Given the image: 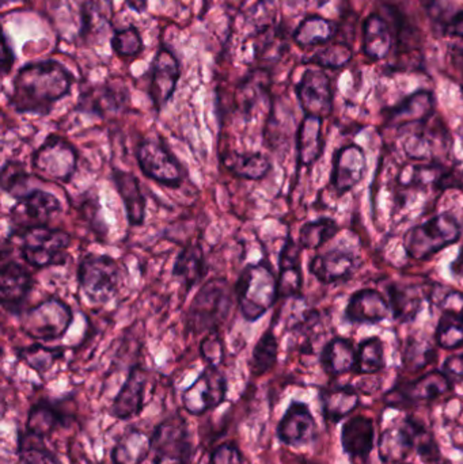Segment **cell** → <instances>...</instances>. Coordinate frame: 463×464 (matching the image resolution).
<instances>
[{"instance_id": "6da1fadb", "label": "cell", "mask_w": 463, "mask_h": 464, "mask_svg": "<svg viewBox=\"0 0 463 464\" xmlns=\"http://www.w3.org/2000/svg\"><path fill=\"white\" fill-rule=\"evenodd\" d=\"M75 76L53 59L22 65L11 82L8 106L18 114L46 117L59 101L71 94Z\"/></svg>"}, {"instance_id": "7a4b0ae2", "label": "cell", "mask_w": 463, "mask_h": 464, "mask_svg": "<svg viewBox=\"0 0 463 464\" xmlns=\"http://www.w3.org/2000/svg\"><path fill=\"white\" fill-rule=\"evenodd\" d=\"M236 303L245 321L255 324L279 300V281L268 259L249 264L236 278Z\"/></svg>"}, {"instance_id": "3957f363", "label": "cell", "mask_w": 463, "mask_h": 464, "mask_svg": "<svg viewBox=\"0 0 463 464\" xmlns=\"http://www.w3.org/2000/svg\"><path fill=\"white\" fill-rule=\"evenodd\" d=\"M8 240L18 245L22 261L35 269L63 266L68 261L72 237L67 231L49 226L10 230Z\"/></svg>"}, {"instance_id": "277c9868", "label": "cell", "mask_w": 463, "mask_h": 464, "mask_svg": "<svg viewBox=\"0 0 463 464\" xmlns=\"http://www.w3.org/2000/svg\"><path fill=\"white\" fill-rule=\"evenodd\" d=\"M231 286L227 278L214 277L207 281L185 314L187 333H212L219 330L231 310Z\"/></svg>"}, {"instance_id": "5b68a950", "label": "cell", "mask_w": 463, "mask_h": 464, "mask_svg": "<svg viewBox=\"0 0 463 464\" xmlns=\"http://www.w3.org/2000/svg\"><path fill=\"white\" fill-rule=\"evenodd\" d=\"M76 280L92 304L103 305L111 302L121 288V266L108 254L89 253L79 261Z\"/></svg>"}, {"instance_id": "8992f818", "label": "cell", "mask_w": 463, "mask_h": 464, "mask_svg": "<svg viewBox=\"0 0 463 464\" xmlns=\"http://www.w3.org/2000/svg\"><path fill=\"white\" fill-rule=\"evenodd\" d=\"M461 237V223L451 212H445L410 228L405 234L404 247L410 258L427 261L449 246L456 245Z\"/></svg>"}, {"instance_id": "52a82bcc", "label": "cell", "mask_w": 463, "mask_h": 464, "mask_svg": "<svg viewBox=\"0 0 463 464\" xmlns=\"http://www.w3.org/2000/svg\"><path fill=\"white\" fill-rule=\"evenodd\" d=\"M135 155L143 176L162 187L178 189L187 179V168L160 136L141 139Z\"/></svg>"}, {"instance_id": "ba28073f", "label": "cell", "mask_w": 463, "mask_h": 464, "mask_svg": "<svg viewBox=\"0 0 463 464\" xmlns=\"http://www.w3.org/2000/svg\"><path fill=\"white\" fill-rule=\"evenodd\" d=\"M30 162L33 176L41 181L68 184L78 170V150L63 136L49 133L33 151Z\"/></svg>"}, {"instance_id": "9c48e42d", "label": "cell", "mask_w": 463, "mask_h": 464, "mask_svg": "<svg viewBox=\"0 0 463 464\" xmlns=\"http://www.w3.org/2000/svg\"><path fill=\"white\" fill-rule=\"evenodd\" d=\"M72 324V308L59 296L48 297L21 315V332L37 343L62 340Z\"/></svg>"}, {"instance_id": "30bf717a", "label": "cell", "mask_w": 463, "mask_h": 464, "mask_svg": "<svg viewBox=\"0 0 463 464\" xmlns=\"http://www.w3.org/2000/svg\"><path fill=\"white\" fill-rule=\"evenodd\" d=\"M193 452L189 425L181 414L166 417L152 430V464H190Z\"/></svg>"}, {"instance_id": "8fae6325", "label": "cell", "mask_w": 463, "mask_h": 464, "mask_svg": "<svg viewBox=\"0 0 463 464\" xmlns=\"http://www.w3.org/2000/svg\"><path fill=\"white\" fill-rule=\"evenodd\" d=\"M146 75L149 78L147 92L155 111L159 114L173 98L181 78V62L176 52L166 44H160Z\"/></svg>"}, {"instance_id": "7c38bea8", "label": "cell", "mask_w": 463, "mask_h": 464, "mask_svg": "<svg viewBox=\"0 0 463 464\" xmlns=\"http://www.w3.org/2000/svg\"><path fill=\"white\" fill-rule=\"evenodd\" d=\"M227 379L217 365H207L192 386L182 394V405L192 416H203L219 408L227 397Z\"/></svg>"}, {"instance_id": "4fadbf2b", "label": "cell", "mask_w": 463, "mask_h": 464, "mask_svg": "<svg viewBox=\"0 0 463 464\" xmlns=\"http://www.w3.org/2000/svg\"><path fill=\"white\" fill-rule=\"evenodd\" d=\"M454 383L443 371H431L415 381L394 386L385 395V403L391 408L410 406L416 403L432 402L453 392Z\"/></svg>"}, {"instance_id": "5bb4252c", "label": "cell", "mask_w": 463, "mask_h": 464, "mask_svg": "<svg viewBox=\"0 0 463 464\" xmlns=\"http://www.w3.org/2000/svg\"><path fill=\"white\" fill-rule=\"evenodd\" d=\"M63 204L53 193L43 189L27 190L16 198L10 209V230L49 226L51 220L62 214Z\"/></svg>"}, {"instance_id": "9a60e30c", "label": "cell", "mask_w": 463, "mask_h": 464, "mask_svg": "<svg viewBox=\"0 0 463 464\" xmlns=\"http://www.w3.org/2000/svg\"><path fill=\"white\" fill-rule=\"evenodd\" d=\"M34 285V277L24 265L14 259H3L0 267V304L3 310L21 318Z\"/></svg>"}, {"instance_id": "2e32d148", "label": "cell", "mask_w": 463, "mask_h": 464, "mask_svg": "<svg viewBox=\"0 0 463 464\" xmlns=\"http://www.w3.org/2000/svg\"><path fill=\"white\" fill-rule=\"evenodd\" d=\"M130 92L124 84L105 82L82 90L75 111L105 119L109 114L127 111L130 108Z\"/></svg>"}, {"instance_id": "e0dca14e", "label": "cell", "mask_w": 463, "mask_h": 464, "mask_svg": "<svg viewBox=\"0 0 463 464\" xmlns=\"http://www.w3.org/2000/svg\"><path fill=\"white\" fill-rule=\"evenodd\" d=\"M295 94L304 116L325 119L333 109V90L328 73L309 68L296 83Z\"/></svg>"}, {"instance_id": "ac0fdd59", "label": "cell", "mask_w": 463, "mask_h": 464, "mask_svg": "<svg viewBox=\"0 0 463 464\" xmlns=\"http://www.w3.org/2000/svg\"><path fill=\"white\" fill-rule=\"evenodd\" d=\"M363 266V259L351 251L333 248L326 253L317 254L309 262V272L325 285L345 283L355 277Z\"/></svg>"}, {"instance_id": "d6986e66", "label": "cell", "mask_w": 463, "mask_h": 464, "mask_svg": "<svg viewBox=\"0 0 463 464\" xmlns=\"http://www.w3.org/2000/svg\"><path fill=\"white\" fill-rule=\"evenodd\" d=\"M280 443L288 447H304L317 438V421L309 405L293 401L276 428Z\"/></svg>"}, {"instance_id": "ffe728a7", "label": "cell", "mask_w": 463, "mask_h": 464, "mask_svg": "<svg viewBox=\"0 0 463 464\" xmlns=\"http://www.w3.org/2000/svg\"><path fill=\"white\" fill-rule=\"evenodd\" d=\"M147 382L149 372L143 365H133L120 389L119 394L114 397L109 416L120 421L135 419L144 411V398H146Z\"/></svg>"}, {"instance_id": "44dd1931", "label": "cell", "mask_w": 463, "mask_h": 464, "mask_svg": "<svg viewBox=\"0 0 463 464\" xmlns=\"http://www.w3.org/2000/svg\"><path fill=\"white\" fill-rule=\"evenodd\" d=\"M367 171L366 152L358 144L342 147L333 157L331 182L337 195L351 192L363 181Z\"/></svg>"}, {"instance_id": "7402d4cb", "label": "cell", "mask_w": 463, "mask_h": 464, "mask_svg": "<svg viewBox=\"0 0 463 464\" xmlns=\"http://www.w3.org/2000/svg\"><path fill=\"white\" fill-rule=\"evenodd\" d=\"M342 451L353 462L364 463L375 449V425L370 417L355 416L342 428Z\"/></svg>"}, {"instance_id": "603a6c76", "label": "cell", "mask_w": 463, "mask_h": 464, "mask_svg": "<svg viewBox=\"0 0 463 464\" xmlns=\"http://www.w3.org/2000/svg\"><path fill=\"white\" fill-rule=\"evenodd\" d=\"M435 97L429 90H420L405 98L399 105L386 111L385 125L388 128L410 127L424 124L434 114Z\"/></svg>"}, {"instance_id": "cb8c5ba5", "label": "cell", "mask_w": 463, "mask_h": 464, "mask_svg": "<svg viewBox=\"0 0 463 464\" xmlns=\"http://www.w3.org/2000/svg\"><path fill=\"white\" fill-rule=\"evenodd\" d=\"M65 400H41L30 408L27 414L26 432L38 438L48 439L56 430L67 428L72 416L64 408Z\"/></svg>"}, {"instance_id": "d4e9b609", "label": "cell", "mask_w": 463, "mask_h": 464, "mask_svg": "<svg viewBox=\"0 0 463 464\" xmlns=\"http://www.w3.org/2000/svg\"><path fill=\"white\" fill-rule=\"evenodd\" d=\"M111 179L117 195L124 204L128 226L141 227L146 222L147 198L141 189L140 181L132 173L120 169H111Z\"/></svg>"}, {"instance_id": "484cf974", "label": "cell", "mask_w": 463, "mask_h": 464, "mask_svg": "<svg viewBox=\"0 0 463 464\" xmlns=\"http://www.w3.org/2000/svg\"><path fill=\"white\" fill-rule=\"evenodd\" d=\"M416 436L410 416L381 433L378 440V457L383 464L404 463L415 450Z\"/></svg>"}, {"instance_id": "4316f807", "label": "cell", "mask_w": 463, "mask_h": 464, "mask_svg": "<svg viewBox=\"0 0 463 464\" xmlns=\"http://www.w3.org/2000/svg\"><path fill=\"white\" fill-rule=\"evenodd\" d=\"M301 253V245L288 235L279 254V299L301 297L304 286Z\"/></svg>"}, {"instance_id": "83f0119b", "label": "cell", "mask_w": 463, "mask_h": 464, "mask_svg": "<svg viewBox=\"0 0 463 464\" xmlns=\"http://www.w3.org/2000/svg\"><path fill=\"white\" fill-rule=\"evenodd\" d=\"M391 304L381 292L361 289L351 296L344 318L350 324H378L388 319Z\"/></svg>"}, {"instance_id": "f1b7e54d", "label": "cell", "mask_w": 463, "mask_h": 464, "mask_svg": "<svg viewBox=\"0 0 463 464\" xmlns=\"http://www.w3.org/2000/svg\"><path fill=\"white\" fill-rule=\"evenodd\" d=\"M318 395L326 424H339L361 405V395L351 384H332L323 387Z\"/></svg>"}, {"instance_id": "f546056e", "label": "cell", "mask_w": 463, "mask_h": 464, "mask_svg": "<svg viewBox=\"0 0 463 464\" xmlns=\"http://www.w3.org/2000/svg\"><path fill=\"white\" fill-rule=\"evenodd\" d=\"M208 273L207 254L200 243H187L177 254L173 265V278L181 284L185 295L192 291Z\"/></svg>"}, {"instance_id": "4dcf8cb0", "label": "cell", "mask_w": 463, "mask_h": 464, "mask_svg": "<svg viewBox=\"0 0 463 464\" xmlns=\"http://www.w3.org/2000/svg\"><path fill=\"white\" fill-rule=\"evenodd\" d=\"M323 119L304 116L296 130V170L312 168L323 157Z\"/></svg>"}, {"instance_id": "1f68e13d", "label": "cell", "mask_w": 463, "mask_h": 464, "mask_svg": "<svg viewBox=\"0 0 463 464\" xmlns=\"http://www.w3.org/2000/svg\"><path fill=\"white\" fill-rule=\"evenodd\" d=\"M220 163L231 176L246 181H261L272 171L271 160L260 151H228Z\"/></svg>"}, {"instance_id": "d6a6232c", "label": "cell", "mask_w": 463, "mask_h": 464, "mask_svg": "<svg viewBox=\"0 0 463 464\" xmlns=\"http://www.w3.org/2000/svg\"><path fill=\"white\" fill-rule=\"evenodd\" d=\"M271 82V71L268 67H261V65L253 67L239 81L238 86H236V102L246 119H249L260 98L268 94Z\"/></svg>"}, {"instance_id": "836d02e7", "label": "cell", "mask_w": 463, "mask_h": 464, "mask_svg": "<svg viewBox=\"0 0 463 464\" xmlns=\"http://www.w3.org/2000/svg\"><path fill=\"white\" fill-rule=\"evenodd\" d=\"M358 360V349L352 341L336 337L329 341L320 354V362L323 371L332 378H339L355 371Z\"/></svg>"}, {"instance_id": "e575fe53", "label": "cell", "mask_w": 463, "mask_h": 464, "mask_svg": "<svg viewBox=\"0 0 463 464\" xmlns=\"http://www.w3.org/2000/svg\"><path fill=\"white\" fill-rule=\"evenodd\" d=\"M394 35L391 24L380 14H371L364 19L363 53L374 62L386 59L393 48Z\"/></svg>"}, {"instance_id": "d590c367", "label": "cell", "mask_w": 463, "mask_h": 464, "mask_svg": "<svg viewBox=\"0 0 463 464\" xmlns=\"http://www.w3.org/2000/svg\"><path fill=\"white\" fill-rule=\"evenodd\" d=\"M151 455V436L143 430H127L114 444L111 459L113 464H143Z\"/></svg>"}, {"instance_id": "8d00e7d4", "label": "cell", "mask_w": 463, "mask_h": 464, "mask_svg": "<svg viewBox=\"0 0 463 464\" xmlns=\"http://www.w3.org/2000/svg\"><path fill=\"white\" fill-rule=\"evenodd\" d=\"M113 0H84L81 5V30L79 37L83 41L101 34L111 27L113 21Z\"/></svg>"}, {"instance_id": "74e56055", "label": "cell", "mask_w": 463, "mask_h": 464, "mask_svg": "<svg viewBox=\"0 0 463 464\" xmlns=\"http://www.w3.org/2000/svg\"><path fill=\"white\" fill-rule=\"evenodd\" d=\"M391 296V307L393 310L394 318L399 321L413 322L421 311L424 299L429 300L424 289L419 285H399L394 284L389 288Z\"/></svg>"}, {"instance_id": "f35d334b", "label": "cell", "mask_w": 463, "mask_h": 464, "mask_svg": "<svg viewBox=\"0 0 463 464\" xmlns=\"http://www.w3.org/2000/svg\"><path fill=\"white\" fill-rule=\"evenodd\" d=\"M339 32L336 22L321 15H309L293 33V40L302 48L331 43Z\"/></svg>"}, {"instance_id": "ab89813d", "label": "cell", "mask_w": 463, "mask_h": 464, "mask_svg": "<svg viewBox=\"0 0 463 464\" xmlns=\"http://www.w3.org/2000/svg\"><path fill=\"white\" fill-rule=\"evenodd\" d=\"M279 359V341L274 332V322L264 332L253 348L249 370L253 376H263L271 372Z\"/></svg>"}, {"instance_id": "60d3db41", "label": "cell", "mask_w": 463, "mask_h": 464, "mask_svg": "<svg viewBox=\"0 0 463 464\" xmlns=\"http://www.w3.org/2000/svg\"><path fill=\"white\" fill-rule=\"evenodd\" d=\"M65 351H67L65 346H45L43 343H35L16 349V357L27 367L35 371L38 375H43L51 371L52 367L64 357Z\"/></svg>"}, {"instance_id": "b9f144b4", "label": "cell", "mask_w": 463, "mask_h": 464, "mask_svg": "<svg viewBox=\"0 0 463 464\" xmlns=\"http://www.w3.org/2000/svg\"><path fill=\"white\" fill-rule=\"evenodd\" d=\"M16 455L22 464H63L57 455L46 447L45 439L26 430L19 432Z\"/></svg>"}, {"instance_id": "7bdbcfd3", "label": "cell", "mask_w": 463, "mask_h": 464, "mask_svg": "<svg viewBox=\"0 0 463 464\" xmlns=\"http://www.w3.org/2000/svg\"><path fill=\"white\" fill-rule=\"evenodd\" d=\"M386 367L385 343L380 337L362 341L358 348V360L353 372L356 375H375Z\"/></svg>"}, {"instance_id": "ee69618b", "label": "cell", "mask_w": 463, "mask_h": 464, "mask_svg": "<svg viewBox=\"0 0 463 464\" xmlns=\"http://www.w3.org/2000/svg\"><path fill=\"white\" fill-rule=\"evenodd\" d=\"M340 226L332 218H320L304 223L299 230V245L306 250H317L339 234Z\"/></svg>"}, {"instance_id": "f6af8a7d", "label": "cell", "mask_w": 463, "mask_h": 464, "mask_svg": "<svg viewBox=\"0 0 463 464\" xmlns=\"http://www.w3.org/2000/svg\"><path fill=\"white\" fill-rule=\"evenodd\" d=\"M111 51L121 59H135L144 51L143 38L138 27L133 24L114 30L111 38Z\"/></svg>"}, {"instance_id": "bcb514c9", "label": "cell", "mask_w": 463, "mask_h": 464, "mask_svg": "<svg viewBox=\"0 0 463 464\" xmlns=\"http://www.w3.org/2000/svg\"><path fill=\"white\" fill-rule=\"evenodd\" d=\"M30 179L32 177L27 173L24 163L19 160H8L3 163L2 173H0L3 192L7 193L15 200L30 190L27 189Z\"/></svg>"}, {"instance_id": "7dc6e473", "label": "cell", "mask_w": 463, "mask_h": 464, "mask_svg": "<svg viewBox=\"0 0 463 464\" xmlns=\"http://www.w3.org/2000/svg\"><path fill=\"white\" fill-rule=\"evenodd\" d=\"M413 430L416 436V447L419 458L427 464H442L443 457L439 444L435 439L434 433L416 417L410 416Z\"/></svg>"}, {"instance_id": "c3c4849f", "label": "cell", "mask_w": 463, "mask_h": 464, "mask_svg": "<svg viewBox=\"0 0 463 464\" xmlns=\"http://www.w3.org/2000/svg\"><path fill=\"white\" fill-rule=\"evenodd\" d=\"M352 56L353 52L350 45L342 43H333L315 52L313 56L307 57L304 62L307 64L318 65V67L340 70L352 60Z\"/></svg>"}, {"instance_id": "681fc988", "label": "cell", "mask_w": 463, "mask_h": 464, "mask_svg": "<svg viewBox=\"0 0 463 464\" xmlns=\"http://www.w3.org/2000/svg\"><path fill=\"white\" fill-rule=\"evenodd\" d=\"M435 341L445 351H457L463 346V324L454 316L442 313L435 332Z\"/></svg>"}, {"instance_id": "f907efd6", "label": "cell", "mask_w": 463, "mask_h": 464, "mask_svg": "<svg viewBox=\"0 0 463 464\" xmlns=\"http://www.w3.org/2000/svg\"><path fill=\"white\" fill-rule=\"evenodd\" d=\"M102 209H101L100 201L97 196H90L86 193V198L79 203V212L82 219L89 226L90 230L94 232L98 239L105 240L108 235V226L102 218Z\"/></svg>"}, {"instance_id": "816d5d0a", "label": "cell", "mask_w": 463, "mask_h": 464, "mask_svg": "<svg viewBox=\"0 0 463 464\" xmlns=\"http://www.w3.org/2000/svg\"><path fill=\"white\" fill-rule=\"evenodd\" d=\"M423 341L410 338V343L405 351L404 364L407 370H423L426 365L431 364V354H434L431 345L423 346Z\"/></svg>"}, {"instance_id": "f5cc1de1", "label": "cell", "mask_w": 463, "mask_h": 464, "mask_svg": "<svg viewBox=\"0 0 463 464\" xmlns=\"http://www.w3.org/2000/svg\"><path fill=\"white\" fill-rule=\"evenodd\" d=\"M405 152L412 160H426L432 157L434 144L429 136L424 133H416L412 138L408 139L405 143Z\"/></svg>"}, {"instance_id": "db71d44e", "label": "cell", "mask_w": 463, "mask_h": 464, "mask_svg": "<svg viewBox=\"0 0 463 464\" xmlns=\"http://www.w3.org/2000/svg\"><path fill=\"white\" fill-rule=\"evenodd\" d=\"M200 352L201 356L206 360L207 365L219 364L223 357V343L219 333H208L206 340L201 343Z\"/></svg>"}, {"instance_id": "11a10c76", "label": "cell", "mask_w": 463, "mask_h": 464, "mask_svg": "<svg viewBox=\"0 0 463 464\" xmlns=\"http://www.w3.org/2000/svg\"><path fill=\"white\" fill-rule=\"evenodd\" d=\"M208 464H244V455L236 443H223L214 450Z\"/></svg>"}, {"instance_id": "9f6ffc18", "label": "cell", "mask_w": 463, "mask_h": 464, "mask_svg": "<svg viewBox=\"0 0 463 464\" xmlns=\"http://www.w3.org/2000/svg\"><path fill=\"white\" fill-rule=\"evenodd\" d=\"M16 56L15 51H14L13 40H11L8 33L3 32V43H2V57H0V67H2V76L5 78L8 73L13 71L14 65H15Z\"/></svg>"}, {"instance_id": "6f0895ef", "label": "cell", "mask_w": 463, "mask_h": 464, "mask_svg": "<svg viewBox=\"0 0 463 464\" xmlns=\"http://www.w3.org/2000/svg\"><path fill=\"white\" fill-rule=\"evenodd\" d=\"M442 371L454 384L461 383L463 382V353L448 357L443 362Z\"/></svg>"}, {"instance_id": "680465c9", "label": "cell", "mask_w": 463, "mask_h": 464, "mask_svg": "<svg viewBox=\"0 0 463 464\" xmlns=\"http://www.w3.org/2000/svg\"><path fill=\"white\" fill-rule=\"evenodd\" d=\"M446 34L463 40V10L457 13L445 26Z\"/></svg>"}, {"instance_id": "91938a15", "label": "cell", "mask_w": 463, "mask_h": 464, "mask_svg": "<svg viewBox=\"0 0 463 464\" xmlns=\"http://www.w3.org/2000/svg\"><path fill=\"white\" fill-rule=\"evenodd\" d=\"M124 2L136 14L146 13L147 7H149V0H124Z\"/></svg>"}, {"instance_id": "94428289", "label": "cell", "mask_w": 463, "mask_h": 464, "mask_svg": "<svg viewBox=\"0 0 463 464\" xmlns=\"http://www.w3.org/2000/svg\"><path fill=\"white\" fill-rule=\"evenodd\" d=\"M454 273H462L463 275V248L461 250V256L457 258V261L453 264Z\"/></svg>"}, {"instance_id": "6125c7cd", "label": "cell", "mask_w": 463, "mask_h": 464, "mask_svg": "<svg viewBox=\"0 0 463 464\" xmlns=\"http://www.w3.org/2000/svg\"><path fill=\"white\" fill-rule=\"evenodd\" d=\"M209 2H211V0H204L203 14L206 13V11H208Z\"/></svg>"}, {"instance_id": "be15d7a7", "label": "cell", "mask_w": 463, "mask_h": 464, "mask_svg": "<svg viewBox=\"0 0 463 464\" xmlns=\"http://www.w3.org/2000/svg\"><path fill=\"white\" fill-rule=\"evenodd\" d=\"M400 464H407V463H400Z\"/></svg>"}]
</instances>
